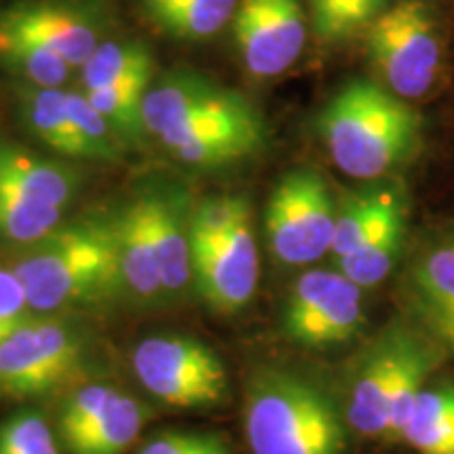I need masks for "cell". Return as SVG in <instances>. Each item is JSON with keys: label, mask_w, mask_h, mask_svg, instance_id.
<instances>
[{"label": "cell", "mask_w": 454, "mask_h": 454, "mask_svg": "<svg viewBox=\"0 0 454 454\" xmlns=\"http://www.w3.org/2000/svg\"><path fill=\"white\" fill-rule=\"evenodd\" d=\"M11 265L38 314L101 303L124 291L114 219L61 223Z\"/></svg>", "instance_id": "obj_1"}, {"label": "cell", "mask_w": 454, "mask_h": 454, "mask_svg": "<svg viewBox=\"0 0 454 454\" xmlns=\"http://www.w3.org/2000/svg\"><path fill=\"white\" fill-rule=\"evenodd\" d=\"M446 351L423 328L391 322L360 351L345 391V421L371 440H397L414 397Z\"/></svg>", "instance_id": "obj_2"}, {"label": "cell", "mask_w": 454, "mask_h": 454, "mask_svg": "<svg viewBox=\"0 0 454 454\" xmlns=\"http://www.w3.org/2000/svg\"><path fill=\"white\" fill-rule=\"evenodd\" d=\"M244 435L253 454H345L348 421L325 387L268 368L247 387Z\"/></svg>", "instance_id": "obj_3"}, {"label": "cell", "mask_w": 454, "mask_h": 454, "mask_svg": "<svg viewBox=\"0 0 454 454\" xmlns=\"http://www.w3.org/2000/svg\"><path fill=\"white\" fill-rule=\"evenodd\" d=\"M320 130L339 170L354 179H377L411 154L419 118L383 84L354 78L325 107Z\"/></svg>", "instance_id": "obj_4"}, {"label": "cell", "mask_w": 454, "mask_h": 454, "mask_svg": "<svg viewBox=\"0 0 454 454\" xmlns=\"http://www.w3.org/2000/svg\"><path fill=\"white\" fill-rule=\"evenodd\" d=\"M366 49L383 87L400 99H421L442 67V38L423 0H400L368 26Z\"/></svg>", "instance_id": "obj_5"}, {"label": "cell", "mask_w": 454, "mask_h": 454, "mask_svg": "<svg viewBox=\"0 0 454 454\" xmlns=\"http://www.w3.org/2000/svg\"><path fill=\"white\" fill-rule=\"evenodd\" d=\"M133 372L156 400L175 408H215L227 397V371L202 340L181 334H156L135 348Z\"/></svg>", "instance_id": "obj_6"}, {"label": "cell", "mask_w": 454, "mask_h": 454, "mask_svg": "<svg viewBox=\"0 0 454 454\" xmlns=\"http://www.w3.org/2000/svg\"><path fill=\"white\" fill-rule=\"evenodd\" d=\"M268 127L247 95L227 89L213 104L198 107L164 133L160 145L179 162L217 168L263 150Z\"/></svg>", "instance_id": "obj_7"}, {"label": "cell", "mask_w": 454, "mask_h": 454, "mask_svg": "<svg viewBox=\"0 0 454 454\" xmlns=\"http://www.w3.org/2000/svg\"><path fill=\"white\" fill-rule=\"evenodd\" d=\"M334 213L331 192L314 170L299 168L280 179L265 211V231L284 265H309L331 253Z\"/></svg>", "instance_id": "obj_8"}, {"label": "cell", "mask_w": 454, "mask_h": 454, "mask_svg": "<svg viewBox=\"0 0 454 454\" xmlns=\"http://www.w3.org/2000/svg\"><path fill=\"white\" fill-rule=\"evenodd\" d=\"M284 334L303 348H333L364 326L362 288L340 271L311 270L294 280L282 316Z\"/></svg>", "instance_id": "obj_9"}, {"label": "cell", "mask_w": 454, "mask_h": 454, "mask_svg": "<svg viewBox=\"0 0 454 454\" xmlns=\"http://www.w3.org/2000/svg\"><path fill=\"white\" fill-rule=\"evenodd\" d=\"M82 334L59 322H24L0 343V391L34 397L70 381L82 364Z\"/></svg>", "instance_id": "obj_10"}, {"label": "cell", "mask_w": 454, "mask_h": 454, "mask_svg": "<svg viewBox=\"0 0 454 454\" xmlns=\"http://www.w3.org/2000/svg\"><path fill=\"white\" fill-rule=\"evenodd\" d=\"M234 36L244 67L257 78H274L294 66L308 43L299 0H240Z\"/></svg>", "instance_id": "obj_11"}, {"label": "cell", "mask_w": 454, "mask_h": 454, "mask_svg": "<svg viewBox=\"0 0 454 454\" xmlns=\"http://www.w3.org/2000/svg\"><path fill=\"white\" fill-rule=\"evenodd\" d=\"M0 27L44 44L78 70L104 43V21L82 0H24L0 15Z\"/></svg>", "instance_id": "obj_12"}, {"label": "cell", "mask_w": 454, "mask_h": 454, "mask_svg": "<svg viewBox=\"0 0 454 454\" xmlns=\"http://www.w3.org/2000/svg\"><path fill=\"white\" fill-rule=\"evenodd\" d=\"M192 271L198 291L215 311L234 314L247 308L259 284V248L251 217L213 247L192 251Z\"/></svg>", "instance_id": "obj_13"}, {"label": "cell", "mask_w": 454, "mask_h": 454, "mask_svg": "<svg viewBox=\"0 0 454 454\" xmlns=\"http://www.w3.org/2000/svg\"><path fill=\"white\" fill-rule=\"evenodd\" d=\"M408 294L423 331L454 356V236L442 238L419 254Z\"/></svg>", "instance_id": "obj_14"}, {"label": "cell", "mask_w": 454, "mask_h": 454, "mask_svg": "<svg viewBox=\"0 0 454 454\" xmlns=\"http://www.w3.org/2000/svg\"><path fill=\"white\" fill-rule=\"evenodd\" d=\"M78 187L81 175L74 168L17 144L0 141V190L64 211Z\"/></svg>", "instance_id": "obj_15"}, {"label": "cell", "mask_w": 454, "mask_h": 454, "mask_svg": "<svg viewBox=\"0 0 454 454\" xmlns=\"http://www.w3.org/2000/svg\"><path fill=\"white\" fill-rule=\"evenodd\" d=\"M114 225H116L124 291L144 303L162 299L160 270H158L154 242L147 227L144 198H137L129 207H124V211L114 217Z\"/></svg>", "instance_id": "obj_16"}, {"label": "cell", "mask_w": 454, "mask_h": 454, "mask_svg": "<svg viewBox=\"0 0 454 454\" xmlns=\"http://www.w3.org/2000/svg\"><path fill=\"white\" fill-rule=\"evenodd\" d=\"M15 93L21 122L34 137L57 154L89 160L81 133L67 114V90L17 82Z\"/></svg>", "instance_id": "obj_17"}, {"label": "cell", "mask_w": 454, "mask_h": 454, "mask_svg": "<svg viewBox=\"0 0 454 454\" xmlns=\"http://www.w3.org/2000/svg\"><path fill=\"white\" fill-rule=\"evenodd\" d=\"M144 207L147 215L152 242L160 270L164 297L181 294L194 280L192 271V244L190 231L184 219L179 217L177 208L167 198L156 194H145Z\"/></svg>", "instance_id": "obj_18"}, {"label": "cell", "mask_w": 454, "mask_h": 454, "mask_svg": "<svg viewBox=\"0 0 454 454\" xmlns=\"http://www.w3.org/2000/svg\"><path fill=\"white\" fill-rule=\"evenodd\" d=\"M397 440L421 454H454V383H427L414 397Z\"/></svg>", "instance_id": "obj_19"}, {"label": "cell", "mask_w": 454, "mask_h": 454, "mask_svg": "<svg viewBox=\"0 0 454 454\" xmlns=\"http://www.w3.org/2000/svg\"><path fill=\"white\" fill-rule=\"evenodd\" d=\"M240 0H139L141 11L162 34L177 41H204L234 20Z\"/></svg>", "instance_id": "obj_20"}, {"label": "cell", "mask_w": 454, "mask_h": 454, "mask_svg": "<svg viewBox=\"0 0 454 454\" xmlns=\"http://www.w3.org/2000/svg\"><path fill=\"white\" fill-rule=\"evenodd\" d=\"M154 55L141 41H104L81 70V90L154 81Z\"/></svg>", "instance_id": "obj_21"}, {"label": "cell", "mask_w": 454, "mask_h": 454, "mask_svg": "<svg viewBox=\"0 0 454 454\" xmlns=\"http://www.w3.org/2000/svg\"><path fill=\"white\" fill-rule=\"evenodd\" d=\"M402 211H404L402 200L389 190L371 192V194L348 202L343 211L337 213L331 253L337 259L354 253L357 247H362L368 238H372L391 217Z\"/></svg>", "instance_id": "obj_22"}, {"label": "cell", "mask_w": 454, "mask_h": 454, "mask_svg": "<svg viewBox=\"0 0 454 454\" xmlns=\"http://www.w3.org/2000/svg\"><path fill=\"white\" fill-rule=\"evenodd\" d=\"M0 61L20 76V82L47 89L64 87L74 70L55 51L3 27H0Z\"/></svg>", "instance_id": "obj_23"}, {"label": "cell", "mask_w": 454, "mask_h": 454, "mask_svg": "<svg viewBox=\"0 0 454 454\" xmlns=\"http://www.w3.org/2000/svg\"><path fill=\"white\" fill-rule=\"evenodd\" d=\"M404 238V211L391 217L372 238L354 253L337 259L339 271L360 288L381 284L394 270Z\"/></svg>", "instance_id": "obj_24"}, {"label": "cell", "mask_w": 454, "mask_h": 454, "mask_svg": "<svg viewBox=\"0 0 454 454\" xmlns=\"http://www.w3.org/2000/svg\"><path fill=\"white\" fill-rule=\"evenodd\" d=\"M147 419L150 411L144 402L118 391L98 427L70 454H122L139 438Z\"/></svg>", "instance_id": "obj_25"}, {"label": "cell", "mask_w": 454, "mask_h": 454, "mask_svg": "<svg viewBox=\"0 0 454 454\" xmlns=\"http://www.w3.org/2000/svg\"><path fill=\"white\" fill-rule=\"evenodd\" d=\"M150 84L152 81H135L118 84V87L82 90V93L129 147L141 144L144 137H147L141 106H144V95Z\"/></svg>", "instance_id": "obj_26"}, {"label": "cell", "mask_w": 454, "mask_h": 454, "mask_svg": "<svg viewBox=\"0 0 454 454\" xmlns=\"http://www.w3.org/2000/svg\"><path fill=\"white\" fill-rule=\"evenodd\" d=\"M64 221V211L0 190V240L32 247Z\"/></svg>", "instance_id": "obj_27"}, {"label": "cell", "mask_w": 454, "mask_h": 454, "mask_svg": "<svg viewBox=\"0 0 454 454\" xmlns=\"http://www.w3.org/2000/svg\"><path fill=\"white\" fill-rule=\"evenodd\" d=\"M387 0H309L314 34L326 43L343 41L368 27L385 11Z\"/></svg>", "instance_id": "obj_28"}, {"label": "cell", "mask_w": 454, "mask_h": 454, "mask_svg": "<svg viewBox=\"0 0 454 454\" xmlns=\"http://www.w3.org/2000/svg\"><path fill=\"white\" fill-rule=\"evenodd\" d=\"M116 395L118 389L107 383H90L74 391L59 417V434L67 450L72 452L98 427Z\"/></svg>", "instance_id": "obj_29"}, {"label": "cell", "mask_w": 454, "mask_h": 454, "mask_svg": "<svg viewBox=\"0 0 454 454\" xmlns=\"http://www.w3.org/2000/svg\"><path fill=\"white\" fill-rule=\"evenodd\" d=\"M251 217V208L244 198L238 196H215L198 204L192 213L187 231H190L192 251L207 248L225 238L238 223Z\"/></svg>", "instance_id": "obj_30"}, {"label": "cell", "mask_w": 454, "mask_h": 454, "mask_svg": "<svg viewBox=\"0 0 454 454\" xmlns=\"http://www.w3.org/2000/svg\"><path fill=\"white\" fill-rule=\"evenodd\" d=\"M67 114L78 129L89 152V160H118L127 145L118 137L112 124L90 106L82 90H67Z\"/></svg>", "instance_id": "obj_31"}, {"label": "cell", "mask_w": 454, "mask_h": 454, "mask_svg": "<svg viewBox=\"0 0 454 454\" xmlns=\"http://www.w3.org/2000/svg\"><path fill=\"white\" fill-rule=\"evenodd\" d=\"M0 454H59V448L41 412L20 411L0 423Z\"/></svg>", "instance_id": "obj_32"}, {"label": "cell", "mask_w": 454, "mask_h": 454, "mask_svg": "<svg viewBox=\"0 0 454 454\" xmlns=\"http://www.w3.org/2000/svg\"><path fill=\"white\" fill-rule=\"evenodd\" d=\"M139 454H231V450L217 431H162Z\"/></svg>", "instance_id": "obj_33"}, {"label": "cell", "mask_w": 454, "mask_h": 454, "mask_svg": "<svg viewBox=\"0 0 454 454\" xmlns=\"http://www.w3.org/2000/svg\"><path fill=\"white\" fill-rule=\"evenodd\" d=\"M27 305L24 286L11 268L0 265V343L26 322Z\"/></svg>", "instance_id": "obj_34"}]
</instances>
